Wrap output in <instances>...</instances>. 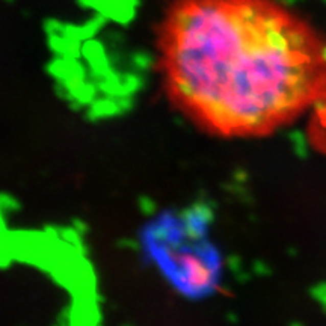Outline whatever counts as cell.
Segmentation results:
<instances>
[{"label": "cell", "mask_w": 326, "mask_h": 326, "mask_svg": "<svg viewBox=\"0 0 326 326\" xmlns=\"http://www.w3.org/2000/svg\"><path fill=\"white\" fill-rule=\"evenodd\" d=\"M169 101L201 130L260 137L326 88V41L272 0H174L157 35Z\"/></svg>", "instance_id": "1"}, {"label": "cell", "mask_w": 326, "mask_h": 326, "mask_svg": "<svg viewBox=\"0 0 326 326\" xmlns=\"http://www.w3.org/2000/svg\"><path fill=\"white\" fill-rule=\"evenodd\" d=\"M311 117L308 123V139L311 147L326 157V88L323 94L310 109Z\"/></svg>", "instance_id": "2"}]
</instances>
